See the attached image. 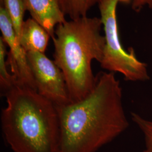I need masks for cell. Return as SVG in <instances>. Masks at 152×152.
<instances>
[{
	"label": "cell",
	"mask_w": 152,
	"mask_h": 152,
	"mask_svg": "<svg viewBox=\"0 0 152 152\" xmlns=\"http://www.w3.org/2000/svg\"><path fill=\"white\" fill-rule=\"evenodd\" d=\"M27 57L37 91L56 105L71 103L64 74L54 61L36 51L28 52Z\"/></svg>",
	"instance_id": "cell-5"
},
{
	"label": "cell",
	"mask_w": 152,
	"mask_h": 152,
	"mask_svg": "<svg viewBox=\"0 0 152 152\" xmlns=\"http://www.w3.org/2000/svg\"><path fill=\"white\" fill-rule=\"evenodd\" d=\"M0 1H1V0H0Z\"/></svg>",
	"instance_id": "cell-14"
},
{
	"label": "cell",
	"mask_w": 152,
	"mask_h": 152,
	"mask_svg": "<svg viewBox=\"0 0 152 152\" xmlns=\"http://www.w3.org/2000/svg\"><path fill=\"white\" fill-rule=\"evenodd\" d=\"M0 29L1 37L9 48L7 55V64L10 67L11 74L15 78L17 85L27 86L37 91L28 63L27 53L20 44L9 17L2 6H0Z\"/></svg>",
	"instance_id": "cell-6"
},
{
	"label": "cell",
	"mask_w": 152,
	"mask_h": 152,
	"mask_svg": "<svg viewBox=\"0 0 152 152\" xmlns=\"http://www.w3.org/2000/svg\"><path fill=\"white\" fill-rule=\"evenodd\" d=\"M131 118L145 136V149L142 152H152V121L145 120L135 113H131Z\"/></svg>",
	"instance_id": "cell-12"
},
{
	"label": "cell",
	"mask_w": 152,
	"mask_h": 152,
	"mask_svg": "<svg viewBox=\"0 0 152 152\" xmlns=\"http://www.w3.org/2000/svg\"><path fill=\"white\" fill-rule=\"evenodd\" d=\"M24 2L31 18L48 31L51 38L54 36L56 27L66 21L59 0H24Z\"/></svg>",
	"instance_id": "cell-7"
},
{
	"label": "cell",
	"mask_w": 152,
	"mask_h": 152,
	"mask_svg": "<svg viewBox=\"0 0 152 152\" xmlns=\"http://www.w3.org/2000/svg\"><path fill=\"white\" fill-rule=\"evenodd\" d=\"M61 10L72 20L87 16L88 11L101 0H59Z\"/></svg>",
	"instance_id": "cell-10"
},
{
	"label": "cell",
	"mask_w": 152,
	"mask_h": 152,
	"mask_svg": "<svg viewBox=\"0 0 152 152\" xmlns=\"http://www.w3.org/2000/svg\"><path fill=\"white\" fill-rule=\"evenodd\" d=\"M100 18L85 16L59 24L52 38L55 63L64 74L71 103L86 97L95 86L92 61L103 59L105 37Z\"/></svg>",
	"instance_id": "cell-3"
},
{
	"label": "cell",
	"mask_w": 152,
	"mask_h": 152,
	"mask_svg": "<svg viewBox=\"0 0 152 152\" xmlns=\"http://www.w3.org/2000/svg\"><path fill=\"white\" fill-rule=\"evenodd\" d=\"M5 42L3 38L0 37V86L1 90L4 93L10 90L17 85L16 79L12 74L7 71V64L6 60L7 51Z\"/></svg>",
	"instance_id": "cell-11"
},
{
	"label": "cell",
	"mask_w": 152,
	"mask_h": 152,
	"mask_svg": "<svg viewBox=\"0 0 152 152\" xmlns=\"http://www.w3.org/2000/svg\"><path fill=\"white\" fill-rule=\"evenodd\" d=\"M50 37L48 31L31 18L24 22L18 40L27 53L36 51L45 53Z\"/></svg>",
	"instance_id": "cell-8"
},
{
	"label": "cell",
	"mask_w": 152,
	"mask_h": 152,
	"mask_svg": "<svg viewBox=\"0 0 152 152\" xmlns=\"http://www.w3.org/2000/svg\"><path fill=\"white\" fill-rule=\"evenodd\" d=\"M131 0H101L99 8L104 31L105 47L101 67L109 72L120 73L126 81H145L149 80L147 64L136 58L135 51L122 46L118 32L117 7L119 3L129 4Z\"/></svg>",
	"instance_id": "cell-4"
},
{
	"label": "cell",
	"mask_w": 152,
	"mask_h": 152,
	"mask_svg": "<svg viewBox=\"0 0 152 152\" xmlns=\"http://www.w3.org/2000/svg\"><path fill=\"white\" fill-rule=\"evenodd\" d=\"M0 4L5 8L19 39L24 22L25 12L27 11L24 0H1Z\"/></svg>",
	"instance_id": "cell-9"
},
{
	"label": "cell",
	"mask_w": 152,
	"mask_h": 152,
	"mask_svg": "<svg viewBox=\"0 0 152 152\" xmlns=\"http://www.w3.org/2000/svg\"><path fill=\"white\" fill-rule=\"evenodd\" d=\"M56 108L60 152H97L129 126L122 87L113 72H100L86 97Z\"/></svg>",
	"instance_id": "cell-1"
},
{
	"label": "cell",
	"mask_w": 152,
	"mask_h": 152,
	"mask_svg": "<svg viewBox=\"0 0 152 152\" xmlns=\"http://www.w3.org/2000/svg\"><path fill=\"white\" fill-rule=\"evenodd\" d=\"M131 3L132 9L136 12H140L145 6L152 9V0H131Z\"/></svg>",
	"instance_id": "cell-13"
},
{
	"label": "cell",
	"mask_w": 152,
	"mask_h": 152,
	"mask_svg": "<svg viewBox=\"0 0 152 152\" xmlns=\"http://www.w3.org/2000/svg\"><path fill=\"white\" fill-rule=\"evenodd\" d=\"M1 127L14 152H60L56 105L36 90L16 85L4 94Z\"/></svg>",
	"instance_id": "cell-2"
}]
</instances>
